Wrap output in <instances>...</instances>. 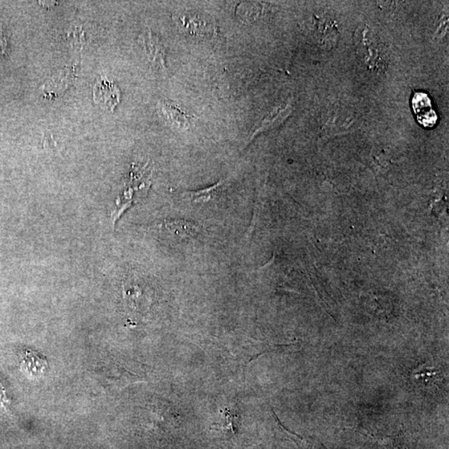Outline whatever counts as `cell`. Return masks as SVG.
Returning <instances> with one entry per match:
<instances>
[{
  "label": "cell",
  "mask_w": 449,
  "mask_h": 449,
  "mask_svg": "<svg viewBox=\"0 0 449 449\" xmlns=\"http://www.w3.org/2000/svg\"><path fill=\"white\" fill-rule=\"evenodd\" d=\"M171 233L177 236L178 238H194L201 233V228L198 224L183 220H173L163 224Z\"/></svg>",
  "instance_id": "5b68a950"
},
{
  "label": "cell",
  "mask_w": 449,
  "mask_h": 449,
  "mask_svg": "<svg viewBox=\"0 0 449 449\" xmlns=\"http://www.w3.org/2000/svg\"><path fill=\"white\" fill-rule=\"evenodd\" d=\"M159 108L166 120L178 128H187L190 126V116L170 102L162 101Z\"/></svg>",
  "instance_id": "3957f363"
},
{
  "label": "cell",
  "mask_w": 449,
  "mask_h": 449,
  "mask_svg": "<svg viewBox=\"0 0 449 449\" xmlns=\"http://www.w3.org/2000/svg\"><path fill=\"white\" fill-rule=\"evenodd\" d=\"M224 184H226V182L220 181L216 185L208 187V189L193 191V193H190L191 200L198 203L210 202L222 191Z\"/></svg>",
  "instance_id": "52a82bcc"
},
{
  "label": "cell",
  "mask_w": 449,
  "mask_h": 449,
  "mask_svg": "<svg viewBox=\"0 0 449 449\" xmlns=\"http://www.w3.org/2000/svg\"><path fill=\"white\" fill-rule=\"evenodd\" d=\"M11 399L10 397L9 393L6 390L5 383L1 377H0V407H2L3 410H8V408L10 406Z\"/></svg>",
  "instance_id": "ba28073f"
},
{
  "label": "cell",
  "mask_w": 449,
  "mask_h": 449,
  "mask_svg": "<svg viewBox=\"0 0 449 449\" xmlns=\"http://www.w3.org/2000/svg\"><path fill=\"white\" fill-rule=\"evenodd\" d=\"M93 99L102 108L113 111L120 103V88L112 82L101 77L93 88Z\"/></svg>",
  "instance_id": "6da1fadb"
},
{
  "label": "cell",
  "mask_w": 449,
  "mask_h": 449,
  "mask_svg": "<svg viewBox=\"0 0 449 449\" xmlns=\"http://www.w3.org/2000/svg\"><path fill=\"white\" fill-rule=\"evenodd\" d=\"M48 367L46 359L40 356L38 353L32 350H27L23 354L21 369L26 371L30 376H39L43 374Z\"/></svg>",
  "instance_id": "8992f818"
},
{
  "label": "cell",
  "mask_w": 449,
  "mask_h": 449,
  "mask_svg": "<svg viewBox=\"0 0 449 449\" xmlns=\"http://www.w3.org/2000/svg\"><path fill=\"white\" fill-rule=\"evenodd\" d=\"M412 103L419 124L426 128H432L436 124L438 117L432 108L430 97L426 93H416Z\"/></svg>",
  "instance_id": "7a4b0ae2"
},
{
  "label": "cell",
  "mask_w": 449,
  "mask_h": 449,
  "mask_svg": "<svg viewBox=\"0 0 449 449\" xmlns=\"http://www.w3.org/2000/svg\"><path fill=\"white\" fill-rule=\"evenodd\" d=\"M8 48V39L6 32L0 28V59L6 55Z\"/></svg>",
  "instance_id": "9c48e42d"
},
{
  "label": "cell",
  "mask_w": 449,
  "mask_h": 449,
  "mask_svg": "<svg viewBox=\"0 0 449 449\" xmlns=\"http://www.w3.org/2000/svg\"><path fill=\"white\" fill-rule=\"evenodd\" d=\"M144 44L146 54L149 55L151 63L157 68L166 69L165 48L157 37L154 36L152 32H149L148 36L144 40Z\"/></svg>",
  "instance_id": "277c9868"
}]
</instances>
